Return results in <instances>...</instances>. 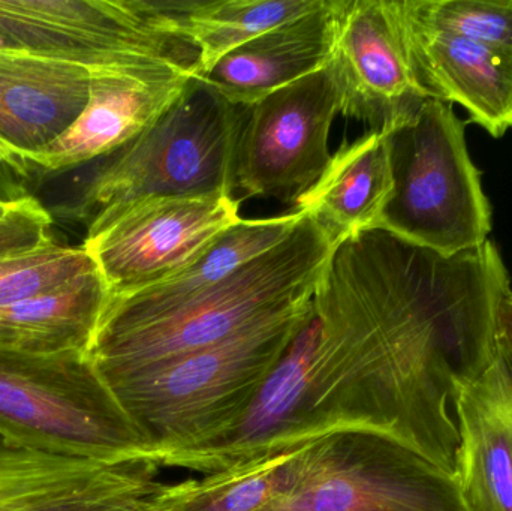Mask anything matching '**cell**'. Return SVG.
Wrapping results in <instances>:
<instances>
[{"mask_svg":"<svg viewBox=\"0 0 512 511\" xmlns=\"http://www.w3.org/2000/svg\"><path fill=\"white\" fill-rule=\"evenodd\" d=\"M402 6L427 26L512 51V0H402Z\"/></svg>","mask_w":512,"mask_h":511,"instance_id":"cell-24","label":"cell"},{"mask_svg":"<svg viewBox=\"0 0 512 511\" xmlns=\"http://www.w3.org/2000/svg\"><path fill=\"white\" fill-rule=\"evenodd\" d=\"M384 131L393 191L379 228L448 257L489 242L492 206L451 105L426 99Z\"/></svg>","mask_w":512,"mask_h":511,"instance_id":"cell-5","label":"cell"},{"mask_svg":"<svg viewBox=\"0 0 512 511\" xmlns=\"http://www.w3.org/2000/svg\"><path fill=\"white\" fill-rule=\"evenodd\" d=\"M325 0H143L162 32L179 36L198 51L194 77L249 39L324 6Z\"/></svg>","mask_w":512,"mask_h":511,"instance_id":"cell-20","label":"cell"},{"mask_svg":"<svg viewBox=\"0 0 512 511\" xmlns=\"http://www.w3.org/2000/svg\"><path fill=\"white\" fill-rule=\"evenodd\" d=\"M0 438L65 458L153 461L86 353L0 350Z\"/></svg>","mask_w":512,"mask_h":511,"instance_id":"cell-6","label":"cell"},{"mask_svg":"<svg viewBox=\"0 0 512 511\" xmlns=\"http://www.w3.org/2000/svg\"><path fill=\"white\" fill-rule=\"evenodd\" d=\"M337 114L328 66L246 107L237 143L236 191L295 206L333 156L328 141Z\"/></svg>","mask_w":512,"mask_h":511,"instance_id":"cell-10","label":"cell"},{"mask_svg":"<svg viewBox=\"0 0 512 511\" xmlns=\"http://www.w3.org/2000/svg\"><path fill=\"white\" fill-rule=\"evenodd\" d=\"M336 246L304 215L270 251L204 293L149 320L99 323L87 357L102 381L219 344L307 305Z\"/></svg>","mask_w":512,"mask_h":511,"instance_id":"cell-3","label":"cell"},{"mask_svg":"<svg viewBox=\"0 0 512 511\" xmlns=\"http://www.w3.org/2000/svg\"><path fill=\"white\" fill-rule=\"evenodd\" d=\"M159 465L150 459L96 462L15 446L0 438V511H36L110 494L156 491Z\"/></svg>","mask_w":512,"mask_h":511,"instance_id":"cell-17","label":"cell"},{"mask_svg":"<svg viewBox=\"0 0 512 511\" xmlns=\"http://www.w3.org/2000/svg\"><path fill=\"white\" fill-rule=\"evenodd\" d=\"M9 203H11V201H0V215L5 212V209L8 207Z\"/></svg>","mask_w":512,"mask_h":511,"instance_id":"cell-30","label":"cell"},{"mask_svg":"<svg viewBox=\"0 0 512 511\" xmlns=\"http://www.w3.org/2000/svg\"><path fill=\"white\" fill-rule=\"evenodd\" d=\"M108 297L95 270L59 290L0 309V350L87 354Z\"/></svg>","mask_w":512,"mask_h":511,"instance_id":"cell-21","label":"cell"},{"mask_svg":"<svg viewBox=\"0 0 512 511\" xmlns=\"http://www.w3.org/2000/svg\"><path fill=\"white\" fill-rule=\"evenodd\" d=\"M301 218L303 212L292 209L271 218L242 219L167 281L135 293L108 297L99 323H137L170 311L282 243Z\"/></svg>","mask_w":512,"mask_h":511,"instance_id":"cell-19","label":"cell"},{"mask_svg":"<svg viewBox=\"0 0 512 511\" xmlns=\"http://www.w3.org/2000/svg\"><path fill=\"white\" fill-rule=\"evenodd\" d=\"M337 0L267 30L222 57L201 80L239 107H249L330 62Z\"/></svg>","mask_w":512,"mask_h":511,"instance_id":"cell-16","label":"cell"},{"mask_svg":"<svg viewBox=\"0 0 512 511\" xmlns=\"http://www.w3.org/2000/svg\"><path fill=\"white\" fill-rule=\"evenodd\" d=\"M0 32L21 51L96 72L194 75V45L155 26L143 0H0Z\"/></svg>","mask_w":512,"mask_h":511,"instance_id":"cell-8","label":"cell"},{"mask_svg":"<svg viewBox=\"0 0 512 511\" xmlns=\"http://www.w3.org/2000/svg\"><path fill=\"white\" fill-rule=\"evenodd\" d=\"M0 51H21L11 39L6 38L2 32H0Z\"/></svg>","mask_w":512,"mask_h":511,"instance_id":"cell-29","label":"cell"},{"mask_svg":"<svg viewBox=\"0 0 512 511\" xmlns=\"http://www.w3.org/2000/svg\"><path fill=\"white\" fill-rule=\"evenodd\" d=\"M391 191L387 132L370 131L331 156L294 210L312 218L337 248L349 237L379 228Z\"/></svg>","mask_w":512,"mask_h":511,"instance_id":"cell-18","label":"cell"},{"mask_svg":"<svg viewBox=\"0 0 512 511\" xmlns=\"http://www.w3.org/2000/svg\"><path fill=\"white\" fill-rule=\"evenodd\" d=\"M453 480L468 511H512V372L495 353L456 396Z\"/></svg>","mask_w":512,"mask_h":511,"instance_id":"cell-15","label":"cell"},{"mask_svg":"<svg viewBox=\"0 0 512 511\" xmlns=\"http://www.w3.org/2000/svg\"><path fill=\"white\" fill-rule=\"evenodd\" d=\"M245 110L189 78L182 95L93 174L74 218L89 224L102 210L143 198L234 195Z\"/></svg>","mask_w":512,"mask_h":511,"instance_id":"cell-4","label":"cell"},{"mask_svg":"<svg viewBox=\"0 0 512 511\" xmlns=\"http://www.w3.org/2000/svg\"><path fill=\"white\" fill-rule=\"evenodd\" d=\"M310 305L312 300L212 347L102 383L153 461L176 465L221 443L239 425Z\"/></svg>","mask_w":512,"mask_h":511,"instance_id":"cell-2","label":"cell"},{"mask_svg":"<svg viewBox=\"0 0 512 511\" xmlns=\"http://www.w3.org/2000/svg\"><path fill=\"white\" fill-rule=\"evenodd\" d=\"M93 72L77 63L0 51V159L27 177L89 101Z\"/></svg>","mask_w":512,"mask_h":511,"instance_id":"cell-12","label":"cell"},{"mask_svg":"<svg viewBox=\"0 0 512 511\" xmlns=\"http://www.w3.org/2000/svg\"><path fill=\"white\" fill-rule=\"evenodd\" d=\"M234 195L152 197L102 210L87 224L84 249L110 296L167 281L242 221Z\"/></svg>","mask_w":512,"mask_h":511,"instance_id":"cell-9","label":"cell"},{"mask_svg":"<svg viewBox=\"0 0 512 511\" xmlns=\"http://www.w3.org/2000/svg\"><path fill=\"white\" fill-rule=\"evenodd\" d=\"M262 511H468L450 474L375 434H334L297 456L291 488Z\"/></svg>","mask_w":512,"mask_h":511,"instance_id":"cell-7","label":"cell"},{"mask_svg":"<svg viewBox=\"0 0 512 511\" xmlns=\"http://www.w3.org/2000/svg\"><path fill=\"white\" fill-rule=\"evenodd\" d=\"M328 69L339 113L384 131L426 99L418 80L399 0H337Z\"/></svg>","mask_w":512,"mask_h":511,"instance_id":"cell-11","label":"cell"},{"mask_svg":"<svg viewBox=\"0 0 512 511\" xmlns=\"http://www.w3.org/2000/svg\"><path fill=\"white\" fill-rule=\"evenodd\" d=\"M412 62L429 98L465 108L492 137L512 129V51L442 32L406 14L399 0Z\"/></svg>","mask_w":512,"mask_h":511,"instance_id":"cell-14","label":"cell"},{"mask_svg":"<svg viewBox=\"0 0 512 511\" xmlns=\"http://www.w3.org/2000/svg\"><path fill=\"white\" fill-rule=\"evenodd\" d=\"M23 179V174L0 159V201L24 197Z\"/></svg>","mask_w":512,"mask_h":511,"instance_id":"cell-28","label":"cell"},{"mask_svg":"<svg viewBox=\"0 0 512 511\" xmlns=\"http://www.w3.org/2000/svg\"><path fill=\"white\" fill-rule=\"evenodd\" d=\"M310 443L267 450L203 479L162 485L152 511H262L291 488L297 456Z\"/></svg>","mask_w":512,"mask_h":511,"instance_id":"cell-22","label":"cell"},{"mask_svg":"<svg viewBox=\"0 0 512 511\" xmlns=\"http://www.w3.org/2000/svg\"><path fill=\"white\" fill-rule=\"evenodd\" d=\"M191 77L182 71L96 72L83 113L30 162V170L62 173L113 155L149 128L182 95Z\"/></svg>","mask_w":512,"mask_h":511,"instance_id":"cell-13","label":"cell"},{"mask_svg":"<svg viewBox=\"0 0 512 511\" xmlns=\"http://www.w3.org/2000/svg\"><path fill=\"white\" fill-rule=\"evenodd\" d=\"M495 353L512 372V288L505 291L496 312Z\"/></svg>","mask_w":512,"mask_h":511,"instance_id":"cell-27","label":"cell"},{"mask_svg":"<svg viewBox=\"0 0 512 511\" xmlns=\"http://www.w3.org/2000/svg\"><path fill=\"white\" fill-rule=\"evenodd\" d=\"M510 288L492 240L450 257L382 228L340 243L313 294L322 332L301 429L382 435L453 477L457 389L493 362Z\"/></svg>","mask_w":512,"mask_h":511,"instance_id":"cell-1","label":"cell"},{"mask_svg":"<svg viewBox=\"0 0 512 511\" xmlns=\"http://www.w3.org/2000/svg\"><path fill=\"white\" fill-rule=\"evenodd\" d=\"M53 216L32 195L12 200L0 215V260L30 254L54 243Z\"/></svg>","mask_w":512,"mask_h":511,"instance_id":"cell-25","label":"cell"},{"mask_svg":"<svg viewBox=\"0 0 512 511\" xmlns=\"http://www.w3.org/2000/svg\"><path fill=\"white\" fill-rule=\"evenodd\" d=\"M156 491L110 492L90 495L36 511H152Z\"/></svg>","mask_w":512,"mask_h":511,"instance_id":"cell-26","label":"cell"},{"mask_svg":"<svg viewBox=\"0 0 512 511\" xmlns=\"http://www.w3.org/2000/svg\"><path fill=\"white\" fill-rule=\"evenodd\" d=\"M98 270L84 246L56 243L0 260V309L59 290Z\"/></svg>","mask_w":512,"mask_h":511,"instance_id":"cell-23","label":"cell"}]
</instances>
